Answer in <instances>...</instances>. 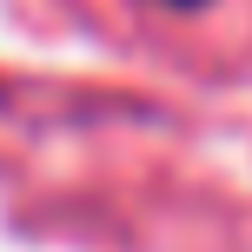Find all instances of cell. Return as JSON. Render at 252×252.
I'll use <instances>...</instances> for the list:
<instances>
[{
	"mask_svg": "<svg viewBox=\"0 0 252 252\" xmlns=\"http://www.w3.org/2000/svg\"><path fill=\"white\" fill-rule=\"evenodd\" d=\"M159 7H173V13H192V7H206V0H159Z\"/></svg>",
	"mask_w": 252,
	"mask_h": 252,
	"instance_id": "obj_1",
	"label": "cell"
}]
</instances>
